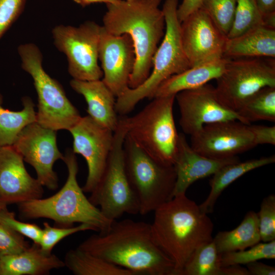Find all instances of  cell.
<instances>
[{
    "instance_id": "6da1fadb",
    "label": "cell",
    "mask_w": 275,
    "mask_h": 275,
    "mask_svg": "<svg viewBox=\"0 0 275 275\" xmlns=\"http://www.w3.org/2000/svg\"><path fill=\"white\" fill-rule=\"evenodd\" d=\"M137 274L175 275L173 262L154 242L150 224L126 218L93 234L77 247Z\"/></svg>"
},
{
    "instance_id": "7a4b0ae2",
    "label": "cell",
    "mask_w": 275,
    "mask_h": 275,
    "mask_svg": "<svg viewBox=\"0 0 275 275\" xmlns=\"http://www.w3.org/2000/svg\"><path fill=\"white\" fill-rule=\"evenodd\" d=\"M154 212L153 239L174 263L175 275H180L193 253L213 240V223L185 194L174 196Z\"/></svg>"
},
{
    "instance_id": "3957f363",
    "label": "cell",
    "mask_w": 275,
    "mask_h": 275,
    "mask_svg": "<svg viewBox=\"0 0 275 275\" xmlns=\"http://www.w3.org/2000/svg\"><path fill=\"white\" fill-rule=\"evenodd\" d=\"M161 0H119L106 5L103 28L114 35L127 34L133 44L135 62L129 78L134 89L149 76L154 54L165 32Z\"/></svg>"
},
{
    "instance_id": "277c9868",
    "label": "cell",
    "mask_w": 275,
    "mask_h": 275,
    "mask_svg": "<svg viewBox=\"0 0 275 275\" xmlns=\"http://www.w3.org/2000/svg\"><path fill=\"white\" fill-rule=\"evenodd\" d=\"M68 170L67 180L59 191L46 198L31 200L18 204L21 216L26 219L45 218L53 221L55 226L71 227L74 223L93 226L103 233L113 221L107 219L99 208L87 198L78 184V166L72 150H66L62 159Z\"/></svg>"
},
{
    "instance_id": "5b68a950",
    "label": "cell",
    "mask_w": 275,
    "mask_h": 275,
    "mask_svg": "<svg viewBox=\"0 0 275 275\" xmlns=\"http://www.w3.org/2000/svg\"><path fill=\"white\" fill-rule=\"evenodd\" d=\"M178 0H166L162 7L165 32L152 60L151 72L146 79L134 89L128 88L116 99L115 108L120 116L131 112L143 99H152L159 85L170 76L190 67L184 52L177 15Z\"/></svg>"
},
{
    "instance_id": "8992f818",
    "label": "cell",
    "mask_w": 275,
    "mask_h": 275,
    "mask_svg": "<svg viewBox=\"0 0 275 275\" xmlns=\"http://www.w3.org/2000/svg\"><path fill=\"white\" fill-rule=\"evenodd\" d=\"M176 95L153 98L132 117L125 115L127 135L158 162L173 166L179 134L173 116Z\"/></svg>"
},
{
    "instance_id": "52a82bcc",
    "label": "cell",
    "mask_w": 275,
    "mask_h": 275,
    "mask_svg": "<svg viewBox=\"0 0 275 275\" xmlns=\"http://www.w3.org/2000/svg\"><path fill=\"white\" fill-rule=\"evenodd\" d=\"M17 51L21 68L32 77L37 94V122L56 131L69 130L81 117L61 85L44 70L39 48L34 43H26L20 44Z\"/></svg>"
},
{
    "instance_id": "ba28073f",
    "label": "cell",
    "mask_w": 275,
    "mask_h": 275,
    "mask_svg": "<svg viewBox=\"0 0 275 275\" xmlns=\"http://www.w3.org/2000/svg\"><path fill=\"white\" fill-rule=\"evenodd\" d=\"M126 134L125 116H120L105 169L89 198L90 202L112 221L125 213H140L139 202L125 170L124 142Z\"/></svg>"
},
{
    "instance_id": "9c48e42d",
    "label": "cell",
    "mask_w": 275,
    "mask_h": 275,
    "mask_svg": "<svg viewBox=\"0 0 275 275\" xmlns=\"http://www.w3.org/2000/svg\"><path fill=\"white\" fill-rule=\"evenodd\" d=\"M126 174L140 204V214L154 212L173 198L176 174L174 166L162 164L126 134L124 142Z\"/></svg>"
},
{
    "instance_id": "30bf717a",
    "label": "cell",
    "mask_w": 275,
    "mask_h": 275,
    "mask_svg": "<svg viewBox=\"0 0 275 275\" xmlns=\"http://www.w3.org/2000/svg\"><path fill=\"white\" fill-rule=\"evenodd\" d=\"M215 87L221 102L237 111L252 96L266 87H275V58L228 59Z\"/></svg>"
},
{
    "instance_id": "8fae6325",
    "label": "cell",
    "mask_w": 275,
    "mask_h": 275,
    "mask_svg": "<svg viewBox=\"0 0 275 275\" xmlns=\"http://www.w3.org/2000/svg\"><path fill=\"white\" fill-rule=\"evenodd\" d=\"M101 31V26L92 21L77 26L61 24L52 29L53 43L66 56L72 79H102L103 72L98 64Z\"/></svg>"
},
{
    "instance_id": "7c38bea8",
    "label": "cell",
    "mask_w": 275,
    "mask_h": 275,
    "mask_svg": "<svg viewBox=\"0 0 275 275\" xmlns=\"http://www.w3.org/2000/svg\"><path fill=\"white\" fill-rule=\"evenodd\" d=\"M12 146L23 160L34 168L43 186L50 190L57 188L58 178L53 166L64 155L57 146V131L35 122L22 129Z\"/></svg>"
},
{
    "instance_id": "4fadbf2b",
    "label": "cell",
    "mask_w": 275,
    "mask_h": 275,
    "mask_svg": "<svg viewBox=\"0 0 275 275\" xmlns=\"http://www.w3.org/2000/svg\"><path fill=\"white\" fill-rule=\"evenodd\" d=\"M68 131L73 139V152L81 155L87 164L88 175L82 189L91 193L105 169L114 132L98 124L89 115L81 117Z\"/></svg>"
},
{
    "instance_id": "5bb4252c",
    "label": "cell",
    "mask_w": 275,
    "mask_h": 275,
    "mask_svg": "<svg viewBox=\"0 0 275 275\" xmlns=\"http://www.w3.org/2000/svg\"><path fill=\"white\" fill-rule=\"evenodd\" d=\"M190 145L199 153L215 159L234 157L256 146L249 124L238 120L205 125L190 135Z\"/></svg>"
},
{
    "instance_id": "9a60e30c",
    "label": "cell",
    "mask_w": 275,
    "mask_h": 275,
    "mask_svg": "<svg viewBox=\"0 0 275 275\" xmlns=\"http://www.w3.org/2000/svg\"><path fill=\"white\" fill-rule=\"evenodd\" d=\"M175 99L180 113V125L188 135L194 134L208 124L232 120L243 122L236 112L221 102L215 87L210 84L181 91Z\"/></svg>"
},
{
    "instance_id": "2e32d148",
    "label": "cell",
    "mask_w": 275,
    "mask_h": 275,
    "mask_svg": "<svg viewBox=\"0 0 275 275\" xmlns=\"http://www.w3.org/2000/svg\"><path fill=\"white\" fill-rule=\"evenodd\" d=\"M180 34L190 67L223 58L227 36L203 9L181 22Z\"/></svg>"
},
{
    "instance_id": "e0dca14e",
    "label": "cell",
    "mask_w": 275,
    "mask_h": 275,
    "mask_svg": "<svg viewBox=\"0 0 275 275\" xmlns=\"http://www.w3.org/2000/svg\"><path fill=\"white\" fill-rule=\"evenodd\" d=\"M99 60L103 72L101 79L118 97L129 88L135 62L134 47L129 36L112 34L101 26Z\"/></svg>"
},
{
    "instance_id": "ac0fdd59",
    "label": "cell",
    "mask_w": 275,
    "mask_h": 275,
    "mask_svg": "<svg viewBox=\"0 0 275 275\" xmlns=\"http://www.w3.org/2000/svg\"><path fill=\"white\" fill-rule=\"evenodd\" d=\"M43 193V186L29 174L13 146H0V200L19 204L41 198Z\"/></svg>"
},
{
    "instance_id": "d6986e66",
    "label": "cell",
    "mask_w": 275,
    "mask_h": 275,
    "mask_svg": "<svg viewBox=\"0 0 275 275\" xmlns=\"http://www.w3.org/2000/svg\"><path fill=\"white\" fill-rule=\"evenodd\" d=\"M238 157L224 159L211 158L195 151L188 143L184 134H179V140L174 167L176 179L173 197L184 195L195 181L213 175L223 167L239 161Z\"/></svg>"
},
{
    "instance_id": "ffe728a7",
    "label": "cell",
    "mask_w": 275,
    "mask_h": 275,
    "mask_svg": "<svg viewBox=\"0 0 275 275\" xmlns=\"http://www.w3.org/2000/svg\"><path fill=\"white\" fill-rule=\"evenodd\" d=\"M70 85L84 97L87 103L88 115L98 124L114 132L119 119L115 108L116 97L102 80L84 81L72 79Z\"/></svg>"
},
{
    "instance_id": "44dd1931",
    "label": "cell",
    "mask_w": 275,
    "mask_h": 275,
    "mask_svg": "<svg viewBox=\"0 0 275 275\" xmlns=\"http://www.w3.org/2000/svg\"><path fill=\"white\" fill-rule=\"evenodd\" d=\"M63 267L64 261L34 243L20 253L0 258V275H46Z\"/></svg>"
},
{
    "instance_id": "7402d4cb",
    "label": "cell",
    "mask_w": 275,
    "mask_h": 275,
    "mask_svg": "<svg viewBox=\"0 0 275 275\" xmlns=\"http://www.w3.org/2000/svg\"><path fill=\"white\" fill-rule=\"evenodd\" d=\"M223 57L275 58V29L262 25L227 38Z\"/></svg>"
},
{
    "instance_id": "603a6c76",
    "label": "cell",
    "mask_w": 275,
    "mask_h": 275,
    "mask_svg": "<svg viewBox=\"0 0 275 275\" xmlns=\"http://www.w3.org/2000/svg\"><path fill=\"white\" fill-rule=\"evenodd\" d=\"M228 60L223 57L190 67L170 76L157 88L153 98L176 95L181 91L199 88L212 79H217L224 71Z\"/></svg>"
},
{
    "instance_id": "cb8c5ba5",
    "label": "cell",
    "mask_w": 275,
    "mask_h": 275,
    "mask_svg": "<svg viewBox=\"0 0 275 275\" xmlns=\"http://www.w3.org/2000/svg\"><path fill=\"white\" fill-rule=\"evenodd\" d=\"M274 162L275 156L271 155L243 162L239 161L223 167L209 181L210 190L205 200L199 205L200 210L206 214L212 213L218 198L230 184L246 173Z\"/></svg>"
},
{
    "instance_id": "d4e9b609",
    "label": "cell",
    "mask_w": 275,
    "mask_h": 275,
    "mask_svg": "<svg viewBox=\"0 0 275 275\" xmlns=\"http://www.w3.org/2000/svg\"><path fill=\"white\" fill-rule=\"evenodd\" d=\"M220 254L248 249L261 241L258 213L250 211L242 221L231 231H221L213 237Z\"/></svg>"
},
{
    "instance_id": "484cf974",
    "label": "cell",
    "mask_w": 275,
    "mask_h": 275,
    "mask_svg": "<svg viewBox=\"0 0 275 275\" xmlns=\"http://www.w3.org/2000/svg\"><path fill=\"white\" fill-rule=\"evenodd\" d=\"M64 262L65 266L75 275H135L78 248L67 252Z\"/></svg>"
},
{
    "instance_id": "4316f807",
    "label": "cell",
    "mask_w": 275,
    "mask_h": 275,
    "mask_svg": "<svg viewBox=\"0 0 275 275\" xmlns=\"http://www.w3.org/2000/svg\"><path fill=\"white\" fill-rule=\"evenodd\" d=\"M2 102L0 94V146H11L24 127L37 122V112L33 101L28 96L22 98L23 107L19 111L4 108Z\"/></svg>"
},
{
    "instance_id": "83f0119b",
    "label": "cell",
    "mask_w": 275,
    "mask_h": 275,
    "mask_svg": "<svg viewBox=\"0 0 275 275\" xmlns=\"http://www.w3.org/2000/svg\"><path fill=\"white\" fill-rule=\"evenodd\" d=\"M221 257L212 240L193 253L180 275H233V266H222Z\"/></svg>"
},
{
    "instance_id": "f1b7e54d",
    "label": "cell",
    "mask_w": 275,
    "mask_h": 275,
    "mask_svg": "<svg viewBox=\"0 0 275 275\" xmlns=\"http://www.w3.org/2000/svg\"><path fill=\"white\" fill-rule=\"evenodd\" d=\"M243 122L275 121V87H264L249 98L237 111Z\"/></svg>"
},
{
    "instance_id": "f546056e",
    "label": "cell",
    "mask_w": 275,
    "mask_h": 275,
    "mask_svg": "<svg viewBox=\"0 0 275 275\" xmlns=\"http://www.w3.org/2000/svg\"><path fill=\"white\" fill-rule=\"evenodd\" d=\"M262 25H264L263 16L256 0H236L233 23L227 38L237 37Z\"/></svg>"
},
{
    "instance_id": "4dcf8cb0",
    "label": "cell",
    "mask_w": 275,
    "mask_h": 275,
    "mask_svg": "<svg viewBox=\"0 0 275 275\" xmlns=\"http://www.w3.org/2000/svg\"><path fill=\"white\" fill-rule=\"evenodd\" d=\"M249 248L222 254V266L246 265L261 259L275 258V240L266 242H260Z\"/></svg>"
},
{
    "instance_id": "1f68e13d",
    "label": "cell",
    "mask_w": 275,
    "mask_h": 275,
    "mask_svg": "<svg viewBox=\"0 0 275 275\" xmlns=\"http://www.w3.org/2000/svg\"><path fill=\"white\" fill-rule=\"evenodd\" d=\"M236 0H204L201 8L226 36L234 19Z\"/></svg>"
},
{
    "instance_id": "d6a6232c",
    "label": "cell",
    "mask_w": 275,
    "mask_h": 275,
    "mask_svg": "<svg viewBox=\"0 0 275 275\" xmlns=\"http://www.w3.org/2000/svg\"><path fill=\"white\" fill-rule=\"evenodd\" d=\"M87 230L96 231V229L93 226L86 224H79L75 227H52L48 222H44L39 245L45 253L50 254L53 248L64 238Z\"/></svg>"
},
{
    "instance_id": "836d02e7",
    "label": "cell",
    "mask_w": 275,
    "mask_h": 275,
    "mask_svg": "<svg viewBox=\"0 0 275 275\" xmlns=\"http://www.w3.org/2000/svg\"><path fill=\"white\" fill-rule=\"evenodd\" d=\"M258 215L261 241L275 240L274 195H269L263 199Z\"/></svg>"
},
{
    "instance_id": "e575fe53",
    "label": "cell",
    "mask_w": 275,
    "mask_h": 275,
    "mask_svg": "<svg viewBox=\"0 0 275 275\" xmlns=\"http://www.w3.org/2000/svg\"><path fill=\"white\" fill-rule=\"evenodd\" d=\"M0 224L29 238L34 243L39 245L42 228L35 224L20 221L16 218L14 212L6 209L0 212Z\"/></svg>"
},
{
    "instance_id": "d590c367",
    "label": "cell",
    "mask_w": 275,
    "mask_h": 275,
    "mask_svg": "<svg viewBox=\"0 0 275 275\" xmlns=\"http://www.w3.org/2000/svg\"><path fill=\"white\" fill-rule=\"evenodd\" d=\"M30 246L23 236L0 224V258L18 254Z\"/></svg>"
},
{
    "instance_id": "8d00e7d4",
    "label": "cell",
    "mask_w": 275,
    "mask_h": 275,
    "mask_svg": "<svg viewBox=\"0 0 275 275\" xmlns=\"http://www.w3.org/2000/svg\"><path fill=\"white\" fill-rule=\"evenodd\" d=\"M26 0H0V40L22 13Z\"/></svg>"
},
{
    "instance_id": "74e56055",
    "label": "cell",
    "mask_w": 275,
    "mask_h": 275,
    "mask_svg": "<svg viewBox=\"0 0 275 275\" xmlns=\"http://www.w3.org/2000/svg\"><path fill=\"white\" fill-rule=\"evenodd\" d=\"M249 127L256 146L260 144L275 145V126L249 124Z\"/></svg>"
},
{
    "instance_id": "f35d334b",
    "label": "cell",
    "mask_w": 275,
    "mask_h": 275,
    "mask_svg": "<svg viewBox=\"0 0 275 275\" xmlns=\"http://www.w3.org/2000/svg\"><path fill=\"white\" fill-rule=\"evenodd\" d=\"M204 0H182L177 7V15L180 22L201 8Z\"/></svg>"
},
{
    "instance_id": "ab89813d",
    "label": "cell",
    "mask_w": 275,
    "mask_h": 275,
    "mask_svg": "<svg viewBox=\"0 0 275 275\" xmlns=\"http://www.w3.org/2000/svg\"><path fill=\"white\" fill-rule=\"evenodd\" d=\"M250 275H274L275 267L256 261L245 265Z\"/></svg>"
},
{
    "instance_id": "60d3db41",
    "label": "cell",
    "mask_w": 275,
    "mask_h": 275,
    "mask_svg": "<svg viewBox=\"0 0 275 275\" xmlns=\"http://www.w3.org/2000/svg\"><path fill=\"white\" fill-rule=\"evenodd\" d=\"M263 17L275 12V0H256Z\"/></svg>"
},
{
    "instance_id": "b9f144b4",
    "label": "cell",
    "mask_w": 275,
    "mask_h": 275,
    "mask_svg": "<svg viewBox=\"0 0 275 275\" xmlns=\"http://www.w3.org/2000/svg\"><path fill=\"white\" fill-rule=\"evenodd\" d=\"M76 3L81 6H86L93 3H103L106 4H113L117 2L119 0H73Z\"/></svg>"
},
{
    "instance_id": "7bdbcfd3",
    "label": "cell",
    "mask_w": 275,
    "mask_h": 275,
    "mask_svg": "<svg viewBox=\"0 0 275 275\" xmlns=\"http://www.w3.org/2000/svg\"><path fill=\"white\" fill-rule=\"evenodd\" d=\"M7 204L2 202L1 200H0V212L7 209Z\"/></svg>"
},
{
    "instance_id": "ee69618b",
    "label": "cell",
    "mask_w": 275,
    "mask_h": 275,
    "mask_svg": "<svg viewBox=\"0 0 275 275\" xmlns=\"http://www.w3.org/2000/svg\"><path fill=\"white\" fill-rule=\"evenodd\" d=\"M126 1H133V0H126Z\"/></svg>"
}]
</instances>
